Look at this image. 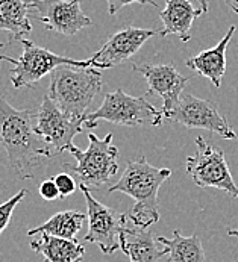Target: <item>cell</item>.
<instances>
[{"instance_id":"obj_10","label":"cell","mask_w":238,"mask_h":262,"mask_svg":"<svg viewBox=\"0 0 238 262\" xmlns=\"http://www.w3.org/2000/svg\"><path fill=\"white\" fill-rule=\"evenodd\" d=\"M167 120L179 123L188 129L200 127L209 130L225 140L237 138V134L234 132L228 120L223 117V114L219 111L214 102L199 99L191 94L181 96L178 106L167 117Z\"/></svg>"},{"instance_id":"obj_14","label":"cell","mask_w":238,"mask_h":262,"mask_svg":"<svg viewBox=\"0 0 238 262\" xmlns=\"http://www.w3.org/2000/svg\"><path fill=\"white\" fill-rule=\"evenodd\" d=\"M202 14L203 11L194 8L191 0H167L165 8L159 12L162 21L159 35H176L184 42L190 41L193 23Z\"/></svg>"},{"instance_id":"obj_12","label":"cell","mask_w":238,"mask_h":262,"mask_svg":"<svg viewBox=\"0 0 238 262\" xmlns=\"http://www.w3.org/2000/svg\"><path fill=\"white\" fill-rule=\"evenodd\" d=\"M134 70L146 77L149 83L147 94H157L161 97L162 114L167 120L178 106L188 77L181 75L170 64H134Z\"/></svg>"},{"instance_id":"obj_23","label":"cell","mask_w":238,"mask_h":262,"mask_svg":"<svg viewBox=\"0 0 238 262\" xmlns=\"http://www.w3.org/2000/svg\"><path fill=\"white\" fill-rule=\"evenodd\" d=\"M38 191H40L41 197H42L44 200H47V202H53V200L61 199L59 189H58V187H56V184H55L53 178H52V179H47V181H42V182L40 184Z\"/></svg>"},{"instance_id":"obj_3","label":"cell","mask_w":238,"mask_h":262,"mask_svg":"<svg viewBox=\"0 0 238 262\" xmlns=\"http://www.w3.org/2000/svg\"><path fill=\"white\" fill-rule=\"evenodd\" d=\"M102 85V73L97 69L61 66L50 75L47 96L69 117L85 118Z\"/></svg>"},{"instance_id":"obj_19","label":"cell","mask_w":238,"mask_h":262,"mask_svg":"<svg viewBox=\"0 0 238 262\" xmlns=\"http://www.w3.org/2000/svg\"><path fill=\"white\" fill-rule=\"evenodd\" d=\"M157 241L168 252L167 262H206L205 250L198 233L184 236L179 230H175L173 238L157 236Z\"/></svg>"},{"instance_id":"obj_1","label":"cell","mask_w":238,"mask_h":262,"mask_svg":"<svg viewBox=\"0 0 238 262\" xmlns=\"http://www.w3.org/2000/svg\"><path fill=\"white\" fill-rule=\"evenodd\" d=\"M6 42H0V49ZM0 144L9 165L21 179H34L41 161L56 155L35 130L34 111L15 110L0 96Z\"/></svg>"},{"instance_id":"obj_25","label":"cell","mask_w":238,"mask_h":262,"mask_svg":"<svg viewBox=\"0 0 238 262\" xmlns=\"http://www.w3.org/2000/svg\"><path fill=\"white\" fill-rule=\"evenodd\" d=\"M226 2V5L235 12V14H238V0H225Z\"/></svg>"},{"instance_id":"obj_18","label":"cell","mask_w":238,"mask_h":262,"mask_svg":"<svg viewBox=\"0 0 238 262\" xmlns=\"http://www.w3.org/2000/svg\"><path fill=\"white\" fill-rule=\"evenodd\" d=\"M31 8L23 0H0V31L12 34V41H20L32 32Z\"/></svg>"},{"instance_id":"obj_21","label":"cell","mask_w":238,"mask_h":262,"mask_svg":"<svg viewBox=\"0 0 238 262\" xmlns=\"http://www.w3.org/2000/svg\"><path fill=\"white\" fill-rule=\"evenodd\" d=\"M28 191L26 189H20L15 195H12L9 200L3 202L0 205V233L8 227L9 222H11V217H12V212L15 209V206L26 197Z\"/></svg>"},{"instance_id":"obj_4","label":"cell","mask_w":238,"mask_h":262,"mask_svg":"<svg viewBox=\"0 0 238 262\" xmlns=\"http://www.w3.org/2000/svg\"><path fill=\"white\" fill-rule=\"evenodd\" d=\"M20 42L23 44V52L18 58L0 55V61L9 62L12 66V69L9 70V79L15 90L37 85L44 76L52 75V72H55L61 66H72L79 69H100V66L91 58L85 61H78L56 55L26 38L20 39Z\"/></svg>"},{"instance_id":"obj_24","label":"cell","mask_w":238,"mask_h":262,"mask_svg":"<svg viewBox=\"0 0 238 262\" xmlns=\"http://www.w3.org/2000/svg\"><path fill=\"white\" fill-rule=\"evenodd\" d=\"M106 2H108V11L111 15H116L121 8L131 3H141V5H150V6L158 8V3L155 0H106Z\"/></svg>"},{"instance_id":"obj_15","label":"cell","mask_w":238,"mask_h":262,"mask_svg":"<svg viewBox=\"0 0 238 262\" xmlns=\"http://www.w3.org/2000/svg\"><path fill=\"white\" fill-rule=\"evenodd\" d=\"M235 32V26H231L228 34L222 38L212 49L203 50L199 55L185 61V66L194 73L203 76L212 82L215 88L222 85V79L226 72V50Z\"/></svg>"},{"instance_id":"obj_16","label":"cell","mask_w":238,"mask_h":262,"mask_svg":"<svg viewBox=\"0 0 238 262\" xmlns=\"http://www.w3.org/2000/svg\"><path fill=\"white\" fill-rule=\"evenodd\" d=\"M31 249L41 255L46 262H80L85 256L83 246L76 239L38 233L29 243Z\"/></svg>"},{"instance_id":"obj_6","label":"cell","mask_w":238,"mask_h":262,"mask_svg":"<svg viewBox=\"0 0 238 262\" xmlns=\"http://www.w3.org/2000/svg\"><path fill=\"white\" fill-rule=\"evenodd\" d=\"M99 120H105L119 126L135 127L141 124L161 126L165 118L162 110H157L144 97H134L126 94L123 90H117L114 93L105 94L102 105L86 115L83 126L86 129H94L97 127Z\"/></svg>"},{"instance_id":"obj_7","label":"cell","mask_w":238,"mask_h":262,"mask_svg":"<svg viewBox=\"0 0 238 262\" xmlns=\"http://www.w3.org/2000/svg\"><path fill=\"white\" fill-rule=\"evenodd\" d=\"M198 151L187 158V174L200 188H215L238 199V187L232 179L225 151L196 138Z\"/></svg>"},{"instance_id":"obj_17","label":"cell","mask_w":238,"mask_h":262,"mask_svg":"<svg viewBox=\"0 0 238 262\" xmlns=\"http://www.w3.org/2000/svg\"><path fill=\"white\" fill-rule=\"evenodd\" d=\"M121 252L131 259V262H158L168 252L165 249L159 250L155 244L154 233L149 229L129 227L123 232L120 238Z\"/></svg>"},{"instance_id":"obj_8","label":"cell","mask_w":238,"mask_h":262,"mask_svg":"<svg viewBox=\"0 0 238 262\" xmlns=\"http://www.w3.org/2000/svg\"><path fill=\"white\" fill-rule=\"evenodd\" d=\"M86 202L88 232L83 236L86 243L99 246L102 253L113 255L120 249V238L127 229V214L119 212L93 197L90 188L80 185Z\"/></svg>"},{"instance_id":"obj_9","label":"cell","mask_w":238,"mask_h":262,"mask_svg":"<svg viewBox=\"0 0 238 262\" xmlns=\"http://www.w3.org/2000/svg\"><path fill=\"white\" fill-rule=\"evenodd\" d=\"M85 118H72L62 113L55 102L46 96L37 113H34L35 130L41 138L53 149V151L64 153L73 146V138L83 130Z\"/></svg>"},{"instance_id":"obj_26","label":"cell","mask_w":238,"mask_h":262,"mask_svg":"<svg viewBox=\"0 0 238 262\" xmlns=\"http://www.w3.org/2000/svg\"><path fill=\"white\" fill-rule=\"evenodd\" d=\"M199 3V6H200V9L203 11V14H206L208 12V0H196Z\"/></svg>"},{"instance_id":"obj_22","label":"cell","mask_w":238,"mask_h":262,"mask_svg":"<svg viewBox=\"0 0 238 262\" xmlns=\"http://www.w3.org/2000/svg\"><path fill=\"white\" fill-rule=\"evenodd\" d=\"M56 187L59 189L61 199H66L69 195H72L76 191V182L75 179L69 174V173H59L53 178Z\"/></svg>"},{"instance_id":"obj_13","label":"cell","mask_w":238,"mask_h":262,"mask_svg":"<svg viewBox=\"0 0 238 262\" xmlns=\"http://www.w3.org/2000/svg\"><path fill=\"white\" fill-rule=\"evenodd\" d=\"M157 29H140L126 26L106 39L100 50H97L91 59L100 66V69H113L131 59L149 38L158 35Z\"/></svg>"},{"instance_id":"obj_11","label":"cell","mask_w":238,"mask_h":262,"mask_svg":"<svg viewBox=\"0 0 238 262\" xmlns=\"http://www.w3.org/2000/svg\"><path fill=\"white\" fill-rule=\"evenodd\" d=\"M32 17L41 21L49 31L75 35L83 28L93 25V20L82 12V0H26Z\"/></svg>"},{"instance_id":"obj_2","label":"cell","mask_w":238,"mask_h":262,"mask_svg":"<svg viewBox=\"0 0 238 262\" xmlns=\"http://www.w3.org/2000/svg\"><path fill=\"white\" fill-rule=\"evenodd\" d=\"M171 176L168 168H158L147 162L144 156L129 161L124 173L111 185L108 192H124L135 200L127 217L135 227L149 229L159 220L158 191L161 185Z\"/></svg>"},{"instance_id":"obj_20","label":"cell","mask_w":238,"mask_h":262,"mask_svg":"<svg viewBox=\"0 0 238 262\" xmlns=\"http://www.w3.org/2000/svg\"><path fill=\"white\" fill-rule=\"evenodd\" d=\"M88 220V215L80 211H61L52 215L46 223L28 230V236H35L38 233H49L59 238L75 239L82 226Z\"/></svg>"},{"instance_id":"obj_27","label":"cell","mask_w":238,"mask_h":262,"mask_svg":"<svg viewBox=\"0 0 238 262\" xmlns=\"http://www.w3.org/2000/svg\"><path fill=\"white\" fill-rule=\"evenodd\" d=\"M228 235H229V236H238V229H231V230H228Z\"/></svg>"},{"instance_id":"obj_5","label":"cell","mask_w":238,"mask_h":262,"mask_svg":"<svg viewBox=\"0 0 238 262\" xmlns=\"http://www.w3.org/2000/svg\"><path fill=\"white\" fill-rule=\"evenodd\" d=\"M88 149L80 150L72 146L69 153L75 156L76 165H72V171L79 178L80 185L97 188L106 185L119 171V149L113 144V134L105 138H99L96 134H88Z\"/></svg>"}]
</instances>
